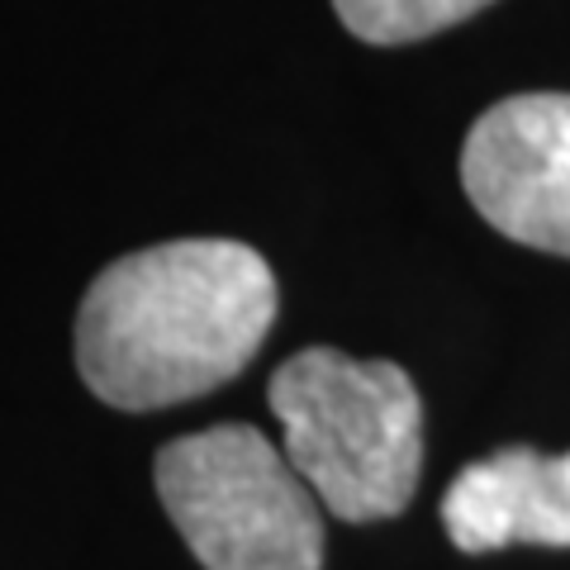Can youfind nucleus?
Returning a JSON list of instances; mask_svg holds the SVG:
<instances>
[{
  "instance_id": "nucleus-1",
  "label": "nucleus",
  "mask_w": 570,
  "mask_h": 570,
  "mask_svg": "<svg viewBox=\"0 0 570 570\" xmlns=\"http://www.w3.org/2000/svg\"><path fill=\"white\" fill-rule=\"evenodd\" d=\"M276 324V276L257 247L181 238L110 262L77 314L91 395L142 414L200 400L253 362Z\"/></svg>"
},
{
  "instance_id": "nucleus-2",
  "label": "nucleus",
  "mask_w": 570,
  "mask_h": 570,
  "mask_svg": "<svg viewBox=\"0 0 570 570\" xmlns=\"http://www.w3.org/2000/svg\"><path fill=\"white\" fill-rule=\"evenodd\" d=\"M266 404L285 461L333 519L381 523L409 509L423 471V400L404 366L305 347L276 366Z\"/></svg>"
},
{
  "instance_id": "nucleus-3",
  "label": "nucleus",
  "mask_w": 570,
  "mask_h": 570,
  "mask_svg": "<svg viewBox=\"0 0 570 570\" xmlns=\"http://www.w3.org/2000/svg\"><path fill=\"white\" fill-rule=\"evenodd\" d=\"M157 494L205 570H318L324 504L276 442L219 423L157 452Z\"/></svg>"
},
{
  "instance_id": "nucleus-4",
  "label": "nucleus",
  "mask_w": 570,
  "mask_h": 570,
  "mask_svg": "<svg viewBox=\"0 0 570 570\" xmlns=\"http://www.w3.org/2000/svg\"><path fill=\"white\" fill-rule=\"evenodd\" d=\"M461 186L504 238L570 257V96L490 105L461 148Z\"/></svg>"
},
{
  "instance_id": "nucleus-5",
  "label": "nucleus",
  "mask_w": 570,
  "mask_h": 570,
  "mask_svg": "<svg viewBox=\"0 0 570 570\" xmlns=\"http://www.w3.org/2000/svg\"><path fill=\"white\" fill-rule=\"evenodd\" d=\"M442 523L471 557L513 542L570 547V452L499 448L471 461L442 494Z\"/></svg>"
},
{
  "instance_id": "nucleus-6",
  "label": "nucleus",
  "mask_w": 570,
  "mask_h": 570,
  "mask_svg": "<svg viewBox=\"0 0 570 570\" xmlns=\"http://www.w3.org/2000/svg\"><path fill=\"white\" fill-rule=\"evenodd\" d=\"M485 6H494V0H333L347 33H356L362 43H381V48L433 39V33L471 20Z\"/></svg>"
}]
</instances>
